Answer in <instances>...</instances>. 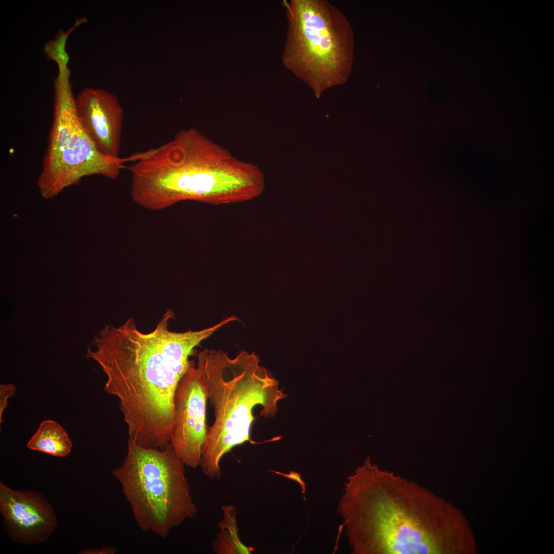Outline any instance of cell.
<instances>
[{
    "instance_id": "1",
    "label": "cell",
    "mask_w": 554,
    "mask_h": 554,
    "mask_svg": "<svg viewBox=\"0 0 554 554\" xmlns=\"http://www.w3.org/2000/svg\"><path fill=\"white\" fill-rule=\"evenodd\" d=\"M167 309L149 333L130 318L122 325H107L95 337L87 355L107 376L105 391L116 396L129 438L146 448L162 449L170 443L177 386L190 364L194 348L227 324L223 320L197 331L176 332Z\"/></svg>"
},
{
    "instance_id": "2",
    "label": "cell",
    "mask_w": 554,
    "mask_h": 554,
    "mask_svg": "<svg viewBox=\"0 0 554 554\" xmlns=\"http://www.w3.org/2000/svg\"><path fill=\"white\" fill-rule=\"evenodd\" d=\"M339 512L355 554H434L446 550L442 502L427 488L368 457L348 478Z\"/></svg>"
},
{
    "instance_id": "3",
    "label": "cell",
    "mask_w": 554,
    "mask_h": 554,
    "mask_svg": "<svg viewBox=\"0 0 554 554\" xmlns=\"http://www.w3.org/2000/svg\"><path fill=\"white\" fill-rule=\"evenodd\" d=\"M127 168L131 195L146 209L160 210L183 201L214 205L243 202L265 186L259 168L241 161L195 128L179 131L169 142L132 154Z\"/></svg>"
},
{
    "instance_id": "4",
    "label": "cell",
    "mask_w": 554,
    "mask_h": 554,
    "mask_svg": "<svg viewBox=\"0 0 554 554\" xmlns=\"http://www.w3.org/2000/svg\"><path fill=\"white\" fill-rule=\"evenodd\" d=\"M197 367L214 421L208 427L200 466L205 475L220 478V462L232 448L249 442L255 407L260 415L273 417L278 402L287 397L278 381L254 352L241 350L234 358L220 350L205 349L197 354Z\"/></svg>"
},
{
    "instance_id": "5",
    "label": "cell",
    "mask_w": 554,
    "mask_h": 554,
    "mask_svg": "<svg viewBox=\"0 0 554 554\" xmlns=\"http://www.w3.org/2000/svg\"><path fill=\"white\" fill-rule=\"evenodd\" d=\"M185 467L170 443L163 449L150 448L128 438L122 465L112 473L143 531L166 538L196 516Z\"/></svg>"
},
{
    "instance_id": "6",
    "label": "cell",
    "mask_w": 554,
    "mask_h": 554,
    "mask_svg": "<svg viewBox=\"0 0 554 554\" xmlns=\"http://www.w3.org/2000/svg\"><path fill=\"white\" fill-rule=\"evenodd\" d=\"M285 4L289 21L286 63L319 98L348 80L352 60L350 28L342 11L329 1Z\"/></svg>"
},
{
    "instance_id": "7",
    "label": "cell",
    "mask_w": 554,
    "mask_h": 554,
    "mask_svg": "<svg viewBox=\"0 0 554 554\" xmlns=\"http://www.w3.org/2000/svg\"><path fill=\"white\" fill-rule=\"evenodd\" d=\"M207 401L203 379L190 361L175 391L170 443L185 466L191 468L201 464L208 430Z\"/></svg>"
},
{
    "instance_id": "8",
    "label": "cell",
    "mask_w": 554,
    "mask_h": 554,
    "mask_svg": "<svg viewBox=\"0 0 554 554\" xmlns=\"http://www.w3.org/2000/svg\"><path fill=\"white\" fill-rule=\"evenodd\" d=\"M0 511L8 536L25 545L45 542L57 525L53 509L43 494L33 490H14L1 481Z\"/></svg>"
},
{
    "instance_id": "9",
    "label": "cell",
    "mask_w": 554,
    "mask_h": 554,
    "mask_svg": "<svg viewBox=\"0 0 554 554\" xmlns=\"http://www.w3.org/2000/svg\"><path fill=\"white\" fill-rule=\"evenodd\" d=\"M78 122L103 153L118 158L124 111L117 98L100 88H87L75 98Z\"/></svg>"
},
{
    "instance_id": "10",
    "label": "cell",
    "mask_w": 554,
    "mask_h": 554,
    "mask_svg": "<svg viewBox=\"0 0 554 554\" xmlns=\"http://www.w3.org/2000/svg\"><path fill=\"white\" fill-rule=\"evenodd\" d=\"M68 71H60L54 87L53 120L48 148L50 157L68 147L81 128L74 97L68 81Z\"/></svg>"
},
{
    "instance_id": "11",
    "label": "cell",
    "mask_w": 554,
    "mask_h": 554,
    "mask_svg": "<svg viewBox=\"0 0 554 554\" xmlns=\"http://www.w3.org/2000/svg\"><path fill=\"white\" fill-rule=\"evenodd\" d=\"M26 447L53 456L65 457L71 452L72 443L65 429L52 420L42 421Z\"/></svg>"
},
{
    "instance_id": "12",
    "label": "cell",
    "mask_w": 554,
    "mask_h": 554,
    "mask_svg": "<svg viewBox=\"0 0 554 554\" xmlns=\"http://www.w3.org/2000/svg\"><path fill=\"white\" fill-rule=\"evenodd\" d=\"M224 518L218 524L220 530L212 543L217 553H250L251 550L241 541L236 523V508L232 505L222 506Z\"/></svg>"
},
{
    "instance_id": "13",
    "label": "cell",
    "mask_w": 554,
    "mask_h": 554,
    "mask_svg": "<svg viewBox=\"0 0 554 554\" xmlns=\"http://www.w3.org/2000/svg\"><path fill=\"white\" fill-rule=\"evenodd\" d=\"M85 19H81L76 22L75 25L68 32L60 31L56 38L53 41L48 42L45 46V52L49 59L56 61L59 68H67L68 62V55L65 51L66 41L70 33L78 25L84 22Z\"/></svg>"
},
{
    "instance_id": "14",
    "label": "cell",
    "mask_w": 554,
    "mask_h": 554,
    "mask_svg": "<svg viewBox=\"0 0 554 554\" xmlns=\"http://www.w3.org/2000/svg\"><path fill=\"white\" fill-rule=\"evenodd\" d=\"M16 390V387L11 384L0 385V424L3 422V414L8 405V399L13 396Z\"/></svg>"
},
{
    "instance_id": "15",
    "label": "cell",
    "mask_w": 554,
    "mask_h": 554,
    "mask_svg": "<svg viewBox=\"0 0 554 554\" xmlns=\"http://www.w3.org/2000/svg\"><path fill=\"white\" fill-rule=\"evenodd\" d=\"M270 471L274 472V473H276L282 476L283 477H285V478H287V479H291V480L298 483L300 485V486L301 487L302 493L303 494H304L305 493V492H306V484L303 481V480H302V477H301V474L300 473H299V472H298L296 471H292V470H289V472L288 473H282L281 472L275 471V470H270Z\"/></svg>"
},
{
    "instance_id": "16",
    "label": "cell",
    "mask_w": 554,
    "mask_h": 554,
    "mask_svg": "<svg viewBox=\"0 0 554 554\" xmlns=\"http://www.w3.org/2000/svg\"><path fill=\"white\" fill-rule=\"evenodd\" d=\"M115 552L116 549L114 548L104 546L97 548L85 549L81 551L79 553L83 554H114Z\"/></svg>"
}]
</instances>
